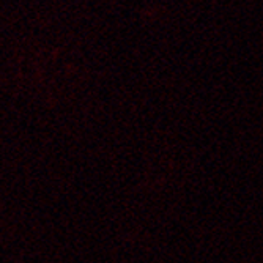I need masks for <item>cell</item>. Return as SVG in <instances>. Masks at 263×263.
<instances>
[]
</instances>
